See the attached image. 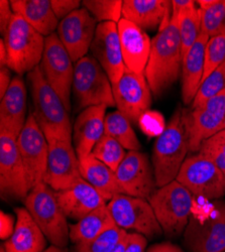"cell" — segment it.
Returning a JSON list of instances; mask_svg holds the SVG:
<instances>
[{
	"label": "cell",
	"instance_id": "obj_42",
	"mask_svg": "<svg viewBox=\"0 0 225 252\" xmlns=\"http://www.w3.org/2000/svg\"><path fill=\"white\" fill-rule=\"evenodd\" d=\"M15 224L16 219H14L13 215L1 211L0 213V237L2 240L6 241L11 237L14 232Z\"/></svg>",
	"mask_w": 225,
	"mask_h": 252
},
{
	"label": "cell",
	"instance_id": "obj_38",
	"mask_svg": "<svg viewBox=\"0 0 225 252\" xmlns=\"http://www.w3.org/2000/svg\"><path fill=\"white\" fill-rule=\"evenodd\" d=\"M198 154L216 164L225 177V141L211 137L201 144Z\"/></svg>",
	"mask_w": 225,
	"mask_h": 252
},
{
	"label": "cell",
	"instance_id": "obj_14",
	"mask_svg": "<svg viewBox=\"0 0 225 252\" xmlns=\"http://www.w3.org/2000/svg\"><path fill=\"white\" fill-rule=\"evenodd\" d=\"M184 245L188 252H225V204L217 203L208 217L190 218Z\"/></svg>",
	"mask_w": 225,
	"mask_h": 252
},
{
	"label": "cell",
	"instance_id": "obj_37",
	"mask_svg": "<svg viewBox=\"0 0 225 252\" xmlns=\"http://www.w3.org/2000/svg\"><path fill=\"white\" fill-rule=\"evenodd\" d=\"M224 60H225V34L210 37L205 50V63H204V75H203L202 83L213 71H215L222 64Z\"/></svg>",
	"mask_w": 225,
	"mask_h": 252
},
{
	"label": "cell",
	"instance_id": "obj_2",
	"mask_svg": "<svg viewBox=\"0 0 225 252\" xmlns=\"http://www.w3.org/2000/svg\"><path fill=\"white\" fill-rule=\"evenodd\" d=\"M182 108L173 113L166 128L157 138L152 155L157 187L161 188L175 181L189 152L188 136L184 126Z\"/></svg>",
	"mask_w": 225,
	"mask_h": 252
},
{
	"label": "cell",
	"instance_id": "obj_34",
	"mask_svg": "<svg viewBox=\"0 0 225 252\" xmlns=\"http://www.w3.org/2000/svg\"><path fill=\"white\" fill-rule=\"evenodd\" d=\"M83 8L97 20V23L118 24L122 15L124 1L121 0H84L82 1Z\"/></svg>",
	"mask_w": 225,
	"mask_h": 252
},
{
	"label": "cell",
	"instance_id": "obj_5",
	"mask_svg": "<svg viewBox=\"0 0 225 252\" xmlns=\"http://www.w3.org/2000/svg\"><path fill=\"white\" fill-rule=\"evenodd\" d=\"M25 206L52 245L66 248L70 240V225L57 200L56 191L40 183L29 192Z\"/></svg>",
	"mask_w": 225,
	"mask_h": 252
},
{
	"label": "cell",
	"instance_id": "obj_48",
	"mask_svg": "<svg viewBox=\"0 0 225 252\" xmlns=\"http://www.w3.org/2000/svg\"><path fill=\"white\" fill-rule=\"evenodd\" d=\"M43 252H68L66 248H61L55 245H51L49 247H47Z\"/></svg>",
	"mask_w": 225,
	"mask_h": 252
},
{
	"label": "cell",
	"instance_id": "obj_31",
	"mask_svg": "<svg viewBox=\"0 0 225 252\" xmlns=\"http://www.w3.org/2000/svg\"><path fill=\"white\" fill-rule=\"evenodd\" d=\"M105 134L113 137L129 152L141 149V144L131 127L130 121L118 110L106 115Z\"/></svg>",
	"mask_w": 225,
	"mask_h": 252
},
{
	"label": "cell",
	"instance_id": "obj_24",
	"mask_svg": "<svg viewBox=\"0 0 225 252\" xmlns=\"http://www.w3.org/2000/svg\"><path fill=\"white\" fill-rule=\"evenodd\" d=\"M27 87L23 77L12 78L0 103V131L18 137L27 123Z\"/></svg>",
	"mask_w": 225,
	"mask_h": 252
},
{
	"label": "cell",
	"instance_id": "obj_39",
	"mask_svg": "<svg viewBox=\"0 0 225 252\" xmlns=\"http://www.w3.org/2000/svg\"><path fill=\"white\" fill-rule=\"evenodd\" d=\"M138 122L140 123L142 130L153 135L158 133L161 134L166 128L162 116L156 111H147L145 114H142Z\"/></svg>",
	"mask_w": 225,
	"mask_h": 252
},
{
	"label": "cell",
	"instance_id": "obj_15",
	"mask_svg": "<svg viewBox=\"0 0 225 252\" xmlns=\"http://www.w3.org/2000/svg\"><path fill=\"white\" fill-rule=\"evenodd\" d=\"M115 175L122 193L131 197L149 200L158 189L153 163L139 151L129 152Z\"/></svg>",
	"mask_w": 225,
	"mask_h": 252
},
{
	"label": "cell",
	"instance_id": "obj_46",
	"mask_svg": "<svg viewBox=\"0 0 225 252\" xmlns=\"http://www.w3.org/2000/svg\"><path fill=\"white\" fill-rule=\"evenodd\" d=\"M6 48H5V44L3 38H1L0 40V67H4L6 66Z\"/></svg>",
	"mask_w": 225,
	"mask_h": 252
},
{
	"label": "cell",
	"instance_id": "obj_22",
	"mask_svg": "<svg viewBox=\"0 0 225 252\" xmlns=\"http://www.w3.org/2000/svg\"><path fill=\"white\" fill-rule=\"evenodd\" d=\"M107 106H91L78 115L73 126V141L78 158L91 155L96 143L105 134Z\"/></svg>",
	"mask_w": 225,
	"mask_h": 252
},
{
	"label": "cell",
	"instance_id": "obj_3",
	"mask_svg": "<svg viewBox=\"0 0 225 252\" xmlns=\"http://www.w3.org/2000/svg\"><path fill=\"white\" fill-rule=\"evenodd\" d=\"M28 82L32 99L31 111L44 133L73 139L69 112L47 82L39 66L28 74Z\"/></svg>",
	"mask_w": 225,
	"mask_h": 252
},
{
	"label": "cell",
	"instance_id": "obj_12",
	"mask_svg": "<svg viewBox=\"0 0 225 252\" xmlns=\"http://www.w3.org/2000/svg\"><path fill=\"white\" fill-rule=\"evenodd\" d=\"M39 67L47 82L59 95L70 113L74 66L70 55L61 43L57 33L46 37L44 56Z\"/></svg>",
	"mask_w": 225,
	"mask_h": 252
},
{
	"label": "cell",
	"instance_id": "obj_23",
	"mask_svg": "<svg viewBox=\"0 0 225 252\" xmlns=\"http://www.w3.org/2000/svg\"><path fill=\"white\" fill-rule=\"evenodd\" d=\"M56 196L67 218L76 221L106 205V201L83 178L64 190L57 191Z\"/></svg>",
	"mask_w": 225,
	"mask_h": 252
},
{
	"label": "cell",
	"instance_id": "obj_10",
	"mask_svg": "<svg viewBox=\"0 0 225 252\" xmlns=\"http://www.w3.org/2000/svg\"><path fill=\"white\" fill-rule=\"evenodd\" d=\"M176 180L194 197L217 200L225 195L223 173L200 154L187 157Z\"/></svg>",
	"mask_w": 225,
	"mask_h": 252
},
{
	"label": "cell",
	"instance_id": "obj_27",
	"mask_svg": "<svg viewBox=\"0 0 225 252\" xmlns=\"http://www.w3.org/2000/svg\"><path fill=\"white\" fill-rule=\"evenodd\" d=\"M10 5L14 14L22 16L45 37L58 30L60 22L53 11L51 0H11Z\"/></svg>",
	"mask_w": 225,
	"mask_h": 252
},
{
	"label": "cell",
	"instance_id": "obj_43",
	"mask_svg": "<svg viewBox=\"0 0 225 252\" xmlns=\"http://www.w3.org/2000/svg\"><path fill=\"white\" fill-rule=\"evenodd\" d=\"M13 10L10 5V1L1 0L0 1V31L2 35H4L9 28L11 19L13 17Z\"/></svg>",
	"mask_w": 225,
	"mask_h": 252
},
{
	"label": "cell",
	"instance_id": "obj_33",
	"mask_svg": "<svg viewBox=\"0 0 225 252\" xmlns=\"http://www.w3.org/2000/svg\"><path fill=\"white\" fill-rule=\"evenodd\" d=\"M128 233L116 224L93 240L75 244L73 252H111Z\"/></svg>",
	"mask_w": 225,
	"mask_h": 252
},
{
	"label": "cell",
	"instance_id": "obj_45",
	"mask_svg": "<svg viewBox=\"0 0 225 252\" xmlns=\"http://www.w3.org/2000/svg\"><path fill=\"white\" fill-rule=\"evenodd\" d=\"M147 252H185L181 247L178 245L166 241V242H161L152 245Z\"/></svg>",
	"mask_w": 225,
	"mask_h": 252
},
{
	"label": "cell",
	"instance_id": "obj_36",
	"mask_svg": "<svg viewBox=\"0 0 225 252\" xmlns=\"http://www.w3.org/2000/svg\"><path fill=\"white\" fill-rule=\"evenodd\" d=\"M225 90V60L222 64L203 81L199 91L191 104L192 107L199 106L212 97Z\"/></svg>",
	"mask_w": 225,
	"mask_h": 252
},
{
	"label": "cell",
	"instance_id": "obj_19",
	"mask_svg": "<svg viewBox=\"0 0 225 252\" xmlns=\"http://www.w3.org/2000/svg\"><path fill=\"white\" fill-rule=\"evenodd\" d=\"M90 50L107 74L111 85L117 83L127 69L122 57L117 24H98Z\"/></svg>",
	"mask_w": 225,
	"mask_h": 252
},
{
	"label": "cell",
	"instance_id": "obj_26",
	"mask_svg": "<svg viewBox=\"0 0 225 252\" xmlns=\"http://www.w3.org/2000/svg\"><path fill=\"white\" fill-rule=\"evenodd\" d=\"M209 36L201 32L195 44L183 59L182 66V98L186 105L192 104L201 86L204 75L205 50Z\"/></svg>",
	"mask_w": 225,
	"mask_h": 252
},
{
	"label": "cell",
	"instance_id": "obj_40",
	"mask_svg": "<svg viewBox=\"0 0 225 252\" xmlns=\"http://www.w3.org/2000/svg\"><path fill=\"white\" fill-rule=\"evenodd\" d=\"M51 4L55 15L61 22L72 12L79 9L82 2L79 0H51Z\"/></svg>",
	"mask_w": 225,
	"mask_h": 252
},
{
	"label": "cell",
	"instance_id": "obj_21",
	"mask_svg": "<svg viewBox=\"0 0 225 252\" xmlns=\"http://www.w3.org/2000/svg\"><path fill=\"white\" fill-rule=\"evenodd\" d=\"M172 1L168 0H126L122 6V16L141 30L159 32L171 23Z\"/></svg>",
	"mask_w": 225,
	"mask_h": 252
},
{
	"label": "cell",
	"instance_id": "obj_17",
	"mask_svg": "<svg viewBox=\"0 0 225 252\" xmlns=\"http://www.w3.org/2000/svg\"><path fill=\"white\" fill-rule=\"evenodd\" d=\"M112 91L118 111L130 122H138L152 105V91L145 74L126 69L120 80L112 85Z\"/></svg>",
	"mask_w": 225,
	"mask_h": 252
},
{
	"label": "cell",
	"instance_id": "obj_11",
	"mask_svg": "<svg viewBox=\"0 0 225 252\" xmlns=\"http://www.w3.org/2000/svg\"><path fill=\"white\" fill-rule=\"evenodd\" d=\"M17 145L23 159L29 190L31 191L38 184L45 183L49 157L47 138L32 111L28 116L24 129L17 137Z\"/></svg>",
	"mask_w": 225,
	"mask_h": 252
},
{
	"label": "cell",
	"instance_id": "obj_29",
	"mask_svg": "<svg viewBox=\"0 0 225 252\" xmlns=\"http://www.w3.org/2000/svg\"><path fill=\"white\" fill-rule=\"evenodd\" d=\"M173 13L179 14V32L183 59L202 32V13L192 0H173Z\"/></svg>",
	"mask_w": 225,
	"mask_h": 252
},
{
	"label": "cell",
	"instance_id": "obj_32",
	"mask_svg": "<svg viewBox=\"0 0 225 252\" xmlns=\"http://www.w3.org/2000/svg\"><path fill=\"white\" fill-rule=\"evenodd\" d=\"M91 155L115 173L119 164L125 159L127 153L126 149L117 140L104 134L94 146Z\"/></svg>",
	"mask_w": 225,
	"mask_h": 252
},
{
	"label": "cell",
	"instance_id": "obj_49",
	"mask_svg": "<svg viewBox=\"0 0 225 252\" xmlns=\"http://www.w3.org/2000/svg\"><path fill=\"white\" fill-rule=\"evenodd\" d=\"M215 139H218V140H221V141H225V129H223L222 131L218 132L217 134H215L213 136Z\"/></svg>",
	"mask_w": 225,
	"mask_h": 252
},
{
	"label": "cell",
	"instance_id": "obj_13",
	"mask_svg": "<svg viewBox=\"0 0 225 252\" xmlns=\"http://www.w3.org/2000/svg\"><path fill=\"white\" fill-rule=\"evenodd\" d=\"M45 136L49 146L45 183L56 192L64 190L82 178L73 139L52 133L45 134Z\"/></svg>",
	"mask_w": 225,
	"mask_h": 252
},
{
	"label": "cell",
	"instance_id": "obj_16",
	"mask_svg": "<svg viewBox=\"0 0 225 252\" xmlns=\"http://www.w3.org/2000/svg\"><path fill=\"white\" fill-rule=\"evenodd\" d=\"M0 190L3 198L25 200L29 187L17 137L0 131Z\"/></svg>",
	"mask_w": 225,
	"mask_h": 252
},
{
	"label": "cell",
	"instance_id": "obj_20",
	"mask_svg": "<svg viewBox=\"0 0 225 252\" xmlns=\"http://www.w3.org/2000/svg\"><path fill=\"white\" fill-rule=\"evenodd\" d=\"M117 28L126 68L136 74H145L152 39L144 30L124 17L119 20Z\"/></svg>",
	"mask_w": 225,
	"mask_h": 252
},
{
	"label": "cell",
	"instance_id": "obj_35",
	"mask_svg": "<svg viewBox=\"0 0 225 252\" xmlns=\"http://www.w3.org/2000/svg\"><path fill=\"white\" fill-rule=\"evenodd\" d=\"M202 13V32L209 37L225 34V0H214Z\"/></svg>",
	"mask_w": 225,
	"mask_h": 252
},
{
	"label": "cell",
	"instance_id": "obj_18",
	"mask_svg": "<svg viewBox=\"0 0 225 252\" xmlns=\"http://www.w3.org/2000/svg\"><path fill=\"white\" fill-rule=\"evenodd\" d=\"M97 26V20L85 8L75 10L60 22L57 34L73 63L87 55L95 37Z\"/></svg>",
	"mask_w": 225,
	"mask_h": 252
},
{
	"label": "cell",
	"instance_id": "obj_6",
	"mask_svg": "<svg viewBox=\"0 0 225 252\" xmlns=\"http://www.w3.org/2000/svg\"><path fill=\"white\" fill-rule=\"evenodd\" d=\"M156 217L168 237L184 233L190 218L194 196L177 180L157 189L148 200Z\"/></svg>",
	"mask_w": 225,
	"mask_h": 252
},
{
	"label": "cell",
	"instance_id": "obj_44",
	"mask_svg": "<svg viewBox=\"0 0 225 252\" xmlns=\"http://www.w3.org/2000/svg\"><path fill=\"white\" fill-rule=\"evenodd\" d=\"M11 73L7 66L0 67V98H2L11 84Z\"/></svg>",
	"mask_w": 225,
	"mask_h": 252
},
{
	"label": "cell",
	"instance_id": "obj_30",
	"mask_svg": "<svg viewBox=\"0 0 225 252\" xmlns=\"http://www.w3.org/2000/svg\"><path fill=\"white\" fill-rule=\"evenodd\" d=\"M113 225L115 222L107 205L102 206L83 219L70 225V240L74 244L93 240Z\"/></svg>",
	"mask_w": 225,
	"mask_h": 252
},
{
	"label": "cell",
	"instance_id": "obj_41",
	"mask_svg": "<svg viewBox=\"0 0 225 252\" xmlns=\"http://www.w3.org/2000/svg\"><path fill=\"white\" fill-rule=\"evenodd\" d=\"M148 245V239L142 234L131 232L127 234L125 252H145Z\"/></svg>",
	"mask_w": 225,
	"mask_h": 252
},
{
	"label": "cell",
	"instance_id": "obj_9",
	"mask_svg": "<svg viewBox=\"0 0 225 252\" xmlns=\"http://www.w3.org/2000/svg\"><path fill=\"white\" fill-rule=\"evenodd\" d=\"M115 224L124 230H132L147 238L162 234V229L150 202L126 194L116 195L107 204Z\"/></svg>",
	"mask_w": 225,
	"mask_h": 252
},
{
	"label": "cell",
	"instance_id": "obj_4",
	"mask_svg": "<svg viewBox=\"0 0 225 252\" xmlns=\"http://www.w3.org/2000/svg\"><path fill=\"white\" fill-rule=\"evenodd\" d=\"M6 66L22 76L38 67L44 56L46 37L18 14H13L6 33Z\"/></svg>",
	"mask_w": 225,
	"mask_h": 252
},
{
	"label": "cell",
	"instance_id": "obj_1",
	"mask_svg": "<svg viewBox=\"0 0 225 252\" xmlns=\"http://www.w3.org/2000/svg\"><path fill=\"white\" fill-rule=\"evenodd\" d=\"M182 66L179 14L172 12L170 25L152 39L151 54L145 71L155 97H160L178 80Z\"/></svg>",
	"mask_w": 225,
	"mask_h": 252
},
{
	"label": "cell",
	"instance_id": "obj_28",
	"mask_svg": "<svg viewBox=\"0 0 225 252\" xmlns=\"http://www.w3.org/2000/svg\"><path fill=\"white\" fill-rule=\"evenodd\" d=\"M81 177L102 196L105 201L112 200L116 195L124 194L117 182L115 173L94 156L79 158Z\"/></svg>",
	"mask_w": 225,
	"mask_h": 252
},
{
	"label": "cell",
	"instance_id": "obj_50",
	"mask_svg": "<svg viewBox=\"0 0 225 252\" xmlns=\"http://www.w3.org/2000/svg\"><path fill=\"white\" fill-rule=\"evenodd\" d=\"M0 252H6V251H5V248H4V246H3V244L1 245V247H0Z\"/></svg>",
	"mask_w": 225,
	"mask_h": 252
},
{
	"label": "cell",
	"instance_id": "obj_8",
	"mask_svg": "<svg viewBox=\"0 0 225 252\" xmlns=\"http://www.w3.org/2000/svg\"><path fill=\"white\" fill-rule=\"evenodd\" d=\"M189 152L198 153L201 144L225 129V90L199 106L182 110Z\"/></svg>",
	"mask_w": 225,
	"mask_h": 252
},
{
	"label": "cell",
	"instance_id": "obj_25",
	"mask_svg": "<svg viewBox=\"0 0 225 252\" xmlns=\"http://www.w3.org/2000/svg\"><path fill=\"white\" fill-rule=\"evenodd\" d=\"M16 224L14 232L3 246L6 252H43L47 248V238L31 216L27 208H15Z\"/></svg>",
	"mask_w": 225,
	"mask_h": 252
},
{
	"label": "cell",
	"instance_id": "obj_7",
	"mask_svg": "<svg viewBox=\"0 0 225 252\" xmlns=\"http://www.w3.org/2000/svg\"><path fill=\"white\" fill-rule=\"evenodd\" d=\"M73 92L79 110L105 105L115 107L111 82L94 57L85 56L75 63Z\"/></svg>",
	"mask_w": 225,
	"mask_h": 252
},
{
	"label": "cell",
	"instance_id": "obj_47",
	"mask_svg": "<svg viewBox=\"0 0 225 252\" xmlns=\"http://www.w3.org/2000/svg\"><path fill=\"white\" fill-rule=\"evenodd\" d=\"M128 234V233H127ZM126 238L127 235L121 239V241L116 245V247L111 252H125V245H126Z\"/></svg>",
	"mask_w": 225,
	"mask_h": 252
}]
</instances>
